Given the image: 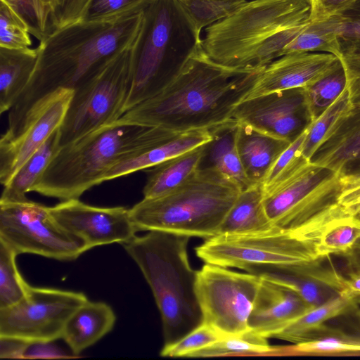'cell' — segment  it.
Instances as JSON below:
<instances>
[{
    "label": "cell",
    "mask_w": 360,
    "mask_h": 360,
    "mask_svg": "<svg viewBox=\"0 0 360 360\" xmlns=\"http://www.w3.org/2000/svg\"><path fill=\"white\" fill-rule=\"evenodd\" d=\"M262 68L220 65L201 43L165 86L118 121L175 131L213 129L233 119L235 108L248 97Z\"/></svg>",
    "instance_id": "obj_1"
},
{
    "label": "cell",
    "mask_w": 360,
    "mask_h": 360,
    "mask_svg": "<svg viewBox=\"0 0 360 360\" xmlns=\"http://www.w3.org/2000/svg\"><path fill=\"white\" fill-rule=\"evenodd\" d=\"M196 34L226 18L247 0H175Z\"/></svg>",
    "instance_id": "obj_35"
},
{
    "label": "cell",
    "mask_w": 360,
    "mask_h": 360,
    "mask_svg": "<svg viewBox=\"0 0 360 360\" xmlns=\"http://www.w3.org/2000/svg\"><path fill=\"white\" fill-rule=\"evenodd\" d=\"M307 129L296 139L278 157L262 183L264 193L293 176L309 162L302 154Z\"/></svg>",
    "instance_id": "obj_38"
},
{
    "label": "cell",
    "mask_w": 360,
    "mask_h": 360,
    "mask_svg": "<svg viewBox=\"0 0 360 360\" xmlns=\"http://www.w3.org/2000/svg\"><path fill=\"white\" fill-rule=\"evenodd\" d=\"M342 183L333 169L309 162L264 193L266 214L276 228L304 241L316 242L324 227L341 217Z\"/></svg>",
    "instance_id": "obj_8"
},
{
    "label": "cell",
    "mask_w": 360,
    "mask_h": 360,
    "mask_svg": "<svg viewBox=\"0 0 360 360\" xmlns=\"http://www.w3.org/2000/svg\"><path fill=\"white\" fill-rule=\"evenodd\" d=\"M212 139V129L186 131L167 129L159 139L144 150L112 167L105 175L103 182L153 167L172 158L208 143Z\"/></svg>",
    "instance_id": "obj_20"
},
{
    "label": "cell",
    "mask_w": 360,
    "mask_h": 360,
    "mask_svg": "<svg viewBox=\"0 0 360 360\" xmlns=\"http://www.w3.org/2000/svg\"><path fill=\"white\" fill-rule=\"evenodd\" d=\"M201 43L175 0L149 3L134 49L132 86L124 112L165 86Z\"/></svg>",
    "instance_id": "obj_6"
},
{
    "label": "cell",
    "mask_w": 360,
    "mask_h": 360,
    "mask_svg": "<svg viewBox=\"0 0 360 360\" xmlns=\"http://www.w3.org/2000/svg\"><path fill=\"white\" fill-rule=\"evenodd\" d=\"M208 143L172 158L149 171L143 189V198L165 195L181 185L201 165Z\"/></svg>",
    "instance_id": "obj_27"
},
{
    "label": "cell",
    "mask_w": 360,
    "mask_h": 360,
    "mask_svg": "<svg viewBox=\"0 0 360 360\" xmlns=\"http://www.w3.org/2000/svg\"><path fill=\"white\" fill-rule=\"evenodd\" d=\"M297 265L300 264H262L248 266L243 270L292 290L309 309L338 294L321 282L301 274Z\"/></svg>",
    "instance_id": "obj_25"
},
{
    "label": "cell",
    "mask_w": 360,
    "mask_h": 360,
    "mask_svg": "<svg viewBox=\"0 0 360 360\" xmlns=\"http://www.w3.org/2000/svg\"><path fill=\"white\" fill-rule=\"evenodd\" d=\"M360 240V219L346 215L328 223L317 238L315 250L320 259L331 255L343 256Z\"/></svg>",
    "instance_id": "obj_32"
},
{
    "label": "cell",
    "mask_w": 360,
    "mask_h": 360,
    "mask_svg": "<svg viewBox=\"0 0 360 360\" xmlns=\"http://www.w3.org/2000/svg\"><path fill=\"white\" fill-rule=\"evenodd\" d=\"M347 86L346 71L339 58L330 70L304 87L314 121L336 101Z\"/></svg>",
    "instance_id": "obj_34"
},
{
    "label": "cell",
    "mask_w": 360,
    "mask_h": 360,
    "mask_svg": "<svg viewBox=\"0 0 360 360\" xmlns=\"http://www.w3.org/2000/svg\"><path fill=\"white\" fill-rule=\"evenodd\" d=\"M339 15L343 21L340 37L360 38V0Z\"/></svg>",
    "instance_id": "obj_48"
},
{
    "label": "cell",
    "mask_w": 360,
    "mask_h": 360,
    "mask_svg": "<svg viewBox=\"0 0 360 360\" xmlns=\"http://www.w3.org/2000/svg\"><path fill=\"white\" fill-rule=\"evenodd\" d=\"M352 105L347 88L336 101L308 127L302 154L309 160L336 121Z\"/></svg>",
    "instance_id": "obj_37"
},
{
    "label": "cell",
    "mask_w": 360,
    "mask_h": 360,
    "mask_svg": "<svg viewBox=\"0 0 360 360\" xmlns=\"http://www.w3.org/2000/svg\"><path fill=\"white\" fill-rule=\"evenodd\" d=\"M76 357L73 355H68L51 342L28 341L21 359H70Z\"/></svg>",
    "instance_id": "obj_46"
},
{
    "label": "cell",
    "mask_w": 360,
    "mask_h": 360,
    "mask_svg": "<svg viewBox=\"0 0 360 360\" xmlns=\"http://www.w3.org/2000/svg\"><path fill=\"white\" fill-rule=\"evenodd\" d=\"M281 354L297 355H360V336L326 326L311 340L281 349Z\"/></svg>",
    "instance_id": "obj_31"
},
{
    "label": "cell",
    "mask_w": 360,
    "mask_h": 360,
    "mask_svg": "<svg viewBox=\"0 0 360 360\" xmlns=\"http://www.w3.org/2000/svg\"><path fill=\"white\" fill-rule=\"evenodd\" d=\"M354 216H356V217L360 219V208L356 212V213L354 214Z\"/></svg>",
    "instance_id": "obj_54"
},
{
    "label": "cell",
    "mask_w": 360,
    "mask_h": 360,
    "mask_svg": "<svg viewBox=\"0 0 360 360\" xmlns=\"http://www.w3.org/2000/svg\"><path fill=\"white\" fill-rule=\"evenodd\" d=\"M263 198L262 184L243 190L222 221L219 234L261 233L276 228L266 214Z\"/></svg>",
    "instance_id": "obj_24"
},
{
    "label": "cell",
    "mask_w": 360,
    "mask_h": 360,
    "mask_svg": "<svg viewBox=\"0 0 360 360\" xmlns=\"http://www.w3.org/2000/svg\"><path fill=\"white\" fill-rule=\"evenodd\" d=\"M357 304H360V300L338 293L324 303L307 310L274 338L294 344L308 341L327 326L328 321L349 313Z\"/></svg>",
    "instance_id": "obj_26"
},
{
    "label": "cell",
    "mask_w": 360,
    "mask_h": 360,
    "mask_svg": "<svg viewBox=\"0 0 360 360\" xmlns=\"http://www.w3.org/2000/svg\"><path fill=\"white\" fill-rule=\"evenodd\" d=\"M309 162L334 170L342 186L360 180V103L336 121Z\"/></svg>",
    "instance_id": "obj_17"
},
{
    "label": "cell",
    "mask_w": 360,
    "mask_h": 360,
    "mask_svg": "<svg viewBox=\"0 0 360 360\" xmlns=\"http://www.w3.org/2000/svg\"><path fill=\"white\" fill-rule=\"evenodd\" d=\"M316 243L301 240L278 228L261 233L219 234L195 248L205 263L226 268L262 264H309L320 259Z\"/></svg>",
    "instance_id": "obj_11"
},
{
    "label": "cell",
    "mask_w": 360,
    "mask_h": 360,
    "mask_svg": "<svg viewBox=\"0 0 360 360\" xmlns=\"http://www.w3.org/2000/svg\"><path fill=\"white\" fill-rule=\"evenodd\" d=\"M233 118L290 143L314 122L304 87L244 99L235 108Z\"/></svg>",
    "instance_id": "obj_15"
},
{
    "label": "cell",
    "mask_w": 360,
    "mask_h": 360,
    "mask_svg": "<svg viewBox=\"0 0 360 360\" xmlns=\"http://www.w3.org/2000/svg\"><path fill=\"white\" fill-rule=\"evenodd\" d=\"M262 278L246 272L205 263L197 271L195 292L202 322L222 336L249 330L248 320Z\"/></svg>",
    "instance_id": "obj_12"
},
{
    "label": "cell",
    "mask_w": 360,
    "mask_h": 360,
    "mask_svg": "<svg viewBox=\"0 0 360 360\" xmlns=\"http://www.w3.org/2000/svg\"><path fill=\"white\" fill-rule=\"evenodd\" d=\"M238 121L233 119L212 129V140L208 143L205 157L209 163L226 176L236 181L242 191L254 184L247 177L236 145Z\"/></svg>",
    "instance_id": "obj_28"
},
{
    "label": "cell",
    "mask_w": 360,
    "mask_h": 360,
    "mask_svg": "<svg viewBox=\"0 0 360 360\" xmlns=\"http://www.w3.org/2000/svg\"><path fill=\"white\" fill-rule=\"evenodd\" d=\"M222 337L215 328L202 322L176 342L163 346L160 355L165 357H191L194 352L214 344Z\"/></svg>",
    "instance_id": "obj_39"
},
{
    "label": "cell",
    "mask_w": 360,
    "mask_h": 360,
    "mask_svg": "<svg viewBox=\"0 0 360 360\" xmlns=\"http://www.w3.org/2000/svg\"><path fill=\"white\" fill-rule=\"evenodd\" d=\"M343 257L347 273H360V240Z\"/></svg>",
    "instance_id": "obj_51"
},
{
    "label": "cell",
    "mask_w": 360,
    "mask_h": 360,
    "mask_svg": "<svg viewBox=\"0 0 360 360\" xmlns=\"http://www.w3.org/2000/svg\"><path fill=\"white\" fill-rule=\"evenodd\" d=\"M308 0L247 1L226 18L207 27L202 47L216 63L253 70L256 60L278 33L310 22Z\"/></svg>",
    "instance_id": "obj_7"
},
{
    "label": "cell",
    "mask_w": 360,
    "mask_h": 360,
    "mask_svg": "<svg viewBox=\"0 0 360 360\" xmlns=\"http://www.w3.org/2000/svg\"><path fill=\"white\" fill-rule=\"evenodd\" d=\"M153 0H91L82 18L85 21L101 20L127 12L144 8Z\"/></svg>",
    "instance_id": "obj_42"
},
{
    "label": "cell",
    "mask_w": 360,
    "mask_h": 360,
    "mask_svg": "<svg viewBox=\"0 0 360 360\" xmlns=\"http://www.w3.org/2000/svg\"><path fill=\"white\" fill-rule=\"evenodd\" d=\"M27 342L19 338L0 336V357L21 359Z\"/></svg>",
    "instance_id": "obj_50"
},
{
    "label": "cell",
    "mask_w": 360,
    "mask_h": 360,
    "mask_svg": "<svg viewBox=\"0 0 360 360\" xmlns=\"http://www.w3.org/2000/svg\"><path fill=\"white\" fill-rule=\"evenodd\" d=\"M342 25L340 15H335L321 22H310L285 46L283 56L294 52H323L332 53L338 57Z\"/></svg>",
    "instance_id": "obj_30"
},
{
    "label": "cell",
    "mask_w": 360,
    "mask_h": 360,
    "mask_svg": "<svg viewBox=\"0 0 360 360\" xmlns=\"http://www.w3.org/2000/svg\"><path fill=\"white\" fill-rule=\"evenodd\" d=\"M27 24L30 34L40 41L49 33L51 11L40 0H2Z\"/></svg>",
    "instance_id": "obj_41"
},
{
    "label": "cell",
    "mask_w": 360,
    "mask_h": 360,
    "mask_svg": "<svg viewBox=\"0 0 360 360\" xmlns=\"http://www.w3.org/2000/svg\"><path fill=\"white\" fill-rule=\"evenodd\" d=\"M309 20L316 22L339 15L359 0H308Z\"/></svg>",
    "instance_id": "obj_44"
},
{
    "label": "cell",
    "mask_w": 360,
    "mask_h": 360,
    "mask_svg": "<svg viewBox=\"0 0 360 360\" xmlns=\"http://www.w3.org/2000/svg\"><path fill=\"white\" fill-rule=\"evenodd\" d=\"M143 22L142 8L51 30L37 47L34 70L9 110L6 131H15L33 107L50 94L59 89H75L109 57L134 41Z\"/></svg>",
    "instance_id": "obj_2"
},
{
    "label": "cell",
    "mask_w": 360,
    "mask_h": 360,
    "mask_svg": "<svg viewBox=\"0 0 360 360\" xmlns=\"http://www.w3.org/2000/svg\"><path fill=\"white\" fill-rule=\"evenodd\" d=\"M38 58L36 49L0 47V112L9 111L26 88Z\"/></svg>",
    "instance_id": "obj_23"
},
{
    "label": "cell",
    "mask_w": 360,
    "mask_h": 360,
    "mask_svg": "<svg viewBox=\"0 0 360 360\" xmlns=\"http://www.w3.org/2000/svg\"><path fill=\"white\" fill-rule=\"evenodd\" d=\"M74 89H59L38 102L14 132L0 139V182L8 184L22 165L58 129Z\"/></svg>",
    "instance_id": "obj_14"
},
{
    "label": "cell",
    "mask_w": 360,
    "mask_h": 360,
    "mask_svg": "<svg viewBox=\"0 0 360 360\" xmlns=\"http://www.w3.org/2000/svg\"><path fill=\"white\" fill-rule=\"evenodd\" d=\"M309 308L292 290L262 278L248 320L249 330L274 336Z\"/></svg>",
    "instance_id": "obj_19"
},
{
    "label": "cell",
    "mask_w": 360,
    "mask_h": 360,
    "mask_svg": "<svg viewBox=\"0 0 360 360\" xmlns=\"http://www.w3.org/2000/svg\"><path fill=\"white\" fill-rule=\"evenodd\" d=\"M139 37L109 57L74 89L59 129L61 146L115 122L122 115L132 86Z\"/></svg>",
    "instance_id": "obj_9"
},
{
    "label": "cell",
    "mask_w": 360,
    "mask_h": 360,
    "mask_svg": "<svg viewBox=\"0 0 360 360\" xmlns=\"http://www.w3.org/2000/svg\"><path fill=\"white\" fill-rule=\"evenodd\" d=\"M340 59L347 76L360 72V38L340 37Z\"/></svg>",
    "instance_id": "obj_45"
},
{
    "label": "cell",
    "mask_w": 360,
    "mask_h": 360,
    "mask_svg": "<svg viewBox=\"0 0 360 360\" xmlns=\"http://www.w3.org/2000/svg\"><path fill=\"white\" fill-rule=\"evenodd\" d=\"M49 212L58 225L82 240L88 250L103 245L124 244L136 236L129 209L125 207H96L72 199L49 207Z\"/></svg>",
    "instance_id": "obj_16"
},
{
    "label": "cell",
    "mask_w": 360,
    "mask_h": 360,
    "mask_svg": "<svg viewBox=\"0 0 360 360\" xmlns=\"http://www.w3.org/2000/svg\"><path fill=\"white\" fill-rule=\"evenodd\" d=\"M0 241L17 255L33 254L60 261L87 251L84 242L63 229L49 207L32 201L0 200Z\"/></svg>",
    "instance_id": "obj_10"
},
{
    "label": "cell",
    "mask_w": 360,
    "mask_h": 360,
    "mask_svg": "<svg viewBox=\"0 0 360 360\" xmlns=\"http://www.w3.org/2000/svg\"><path fill=\"white\" fill-rule=\"evenodd\" d=\"M28 26L4 1L0 0V47L30 48L32 41Z\"/></svg>",
    "instance_id": "obj_40"
},
{
    "label": "cell",
    "mask_w": 360,
    "mask_h": 360,
    "mask_svg": "<svg viewBox=\"0 0 360 360\" xmlns=\"http://www.w3.org/2000/svg\"><path fill=\"white\" fill-rule=\"evenodd\" d=\"M115 321V314L109 304L88 300L69 317L61 338L78 356L83 350L108 333Z\"/></svg>",
    "instance_id": "obj_22"
},
{
    "label": "cell",
    "mask_w": 360,
    "mask_h": 360,
    "mask_svg": "<svg viewBox=\"0 0 360 360\" xmlns=\"http://www.w3.org/2000/svg\"><path fill=\"white\" fill-rule=\"evenodd\" d=\"M88 300L81 292L29 285L20 301L0 309V336L53 342L62 338L69 317Z\"/></svg>",
    "instance_id": "obj_13"
},
{
    "label": "cell",
    "mask_w": 360,
    "mask_h": 360,
    "mask_svg": "<svg viewBox=\"0 0 360 360\" xmlns=\"http://www.w3.org/2000/svg\"><path fill=\"white\" fill-rule=\"evenodd\" d=\"M290 143L238 122L237 150L245 174L254 185L262 184L273 165Z\"/></svg>",
    "instance_id": "obj_21"
},
{
    "label": "cell",
    "mask_w": 360,
    "mask_h": 360,
    "mask_svg": "<svg viewBox=\"0 0 360 360\" xmlns=\"http://www.w3.org/2000/svg\"><path fill=\"white\" fill-rule=\"evenodd\" d=\"M347 89L352 104L360 103V72L348 75Z\"/></svg>",
    "instance_id": "obj_52"
},
{
    "label": "cell",
    "mask_w": 360,
    "mask_h": 360,
    "mask_svg": "<svg viewBox=\"0 0 360 360\" xmlns=\"http://www.w3.org/2000/svg\"><path fill=\"white\" fill-rule=\"evenodd\" d=\"M91 0H58V6L51 15L53 29L82 20Z\"/></svg>",
    "instance_id": "obj_43"
},
{
    "label": "cell",
    "mask_w": 360,
    "mask_h": 360,
    "mask_svg": "<svg viewBox=\"0 0 360 360\" xmlns=\"http://www.w3.org/2000/svg\"><path fill=\"white\" fill-rule=\"evenodd\" d=\"M167 129L122 122L62 146L32 191L60 201L79 199L120 162L144 150Z\"/></svg>",
    "instance_id": "obj_4"
},
{
    "label": "cell",
    "mask_w": 360,
    "mask_h": 360,
    "mask_svg": "<svg viewBox=\"0 0 360 360\" xmlns=\"http://www.w3.org/2000/svg\"><path fill=\"white\" fill-rule=\"evenodd\" d=\"M242 191L239 184L213 166H200L174 190L143 198L129 208L139 231H158L205 240L220 226Z\"/></svg>",
    "instance_id": "obj_5"
},
{
    "label": "cell",
    "mask_w": 360,
    "mask_h": 360,
    "mask_svg": "<svg viewBox=\"0 0 360 360\" xmlns=\"http://www.w3.org/2000/svg\"><path fill=\"white\" fill-rule=\"evenodd\" d=\"M60 129V128H59ZM55 131L4 186L0 200H22L31 192L60 148V130Z\"/></svg>",
    "instance_id": "obj_29"
},
{
    "label": "cell",
    "mask_w": 360,
    "mask_h": 360,
    "mask_svg": "<svg viewBox=\"0 0 360 360\" xmlns=\"http://www.w3.org/2000/svg\"><path fill=\"white\" fill-rule=\"evenodd\" d=\"M338 203L346 213L354 215L360 208V180L343 186Z\"/></svg>",
    "instance_id": "obj_47"
},
{
    "label": "cell",
    "mask_w": 360,
    "mask_h": 360,
    "mask_svg": "<svg viewBox=\"0 0 360 360\" xmlns=\"http://www.w3.org/2000/svg\"><path fill=\"white\" fill-rule=\"evenodd\" d=\"M17 255L0 241V309L14 305L27 294L30 284L18 269Z\"/></svg>",
    "instance_id": "obj_36"
},
{
    "label": "cell",
    "mask_w": 360,
    "mask_h": 360,
    "mask_svg": "<svg viewBox=\"0 0 360 360\" xmlns=\"http://www.w3.org/2000/svg\"><path fill=\"white\" fill-rule=\"evenodd\" d=\"M335 291L360 300V273H347V276L339 273Z\"/></svg>",
    "instance_id": "obj_49"
},
{
    "label": "cell",
    "mask_w": 360,
    "mask_h": 360,
    "mask_svg": "<svg viewBox=\"0 0 360 360\" xmlns=\"http://www.w3.org/2000/svg\"><path fill=\"white\" fill-rule=\"evenodd\" d=\"M267 339L248 330L242 334L223 336L214 344L194 352L191 357L280 354L281 348L271 347Z\"/></svg>",
    "instance_id": "obj_33"
},
{
    "label": "cell",
    "mask_w": 360,
    "mask_h": 360,
    "mask_svg": "<svg viewBox=\"0 0 360 360\" xmlns=\"http://www.w3.org/2000/svg\"><path fill=\"white\" fill-rule=\"evenodd\" d=\"M44 3L51 11V14L54 12L58 6V0H40Z\"/></svg>",
    "instance_id": "obj_53"
},
{
    "label": "cell",
    "mask_w": 360,
    "mask_h": 360,
    "mask_svg": "<svg viewBox=\"0 0 360 360\" xmlns=\"http://www.w3.org/2000/svg\"><path fill=\"white\" fill-rule=\"evenodd\" d=\"M189 239L150 231L122 244L152 290L161 316L163 346L176 342L202 323L195 292L197 271L188 256Z\"/></svg>",
    "instance_id": "obj_3"
},
{
    "label": "cell",
    "mask_w": 360,
    "mask_h": 360,
    "mask_svg": "<svg viewBox=\"0 0 360 360\" xmlns=\"http://www.w3.org/2000/svg\"><path fill=\"white\" fill-rule=\"evenodd\" d=\"M338 60V57L328 53L285 54L262 69L246 98L273 91L305 87L330 70Z\"/></svg>",
    "instance_id": "obj_18"
}]
</instances>
